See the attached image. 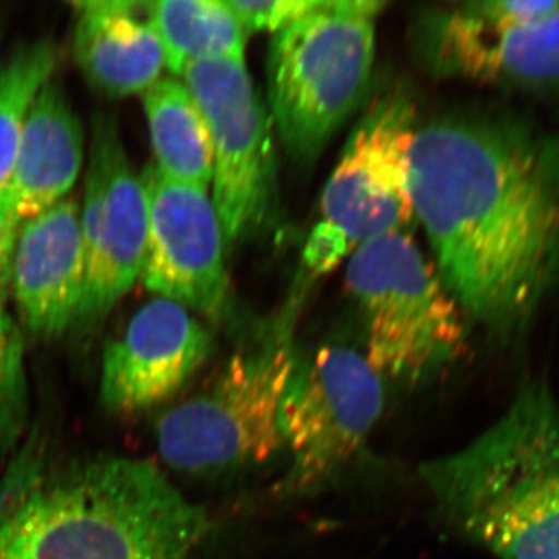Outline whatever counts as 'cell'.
<instances>
[{
  "instance_id": "cell-1",
  "label": "cell",
  "mask_w": 559,
  "mask_h": 559,
  "mask_svg": "<svg viewBox=\"0 0 559 559\" xmlns=\"http://www.w3.org/2000/svg\"><path fill=\"white\" fill-rule=\"evenodd\" d=\"M409 182L436 270L466 319L518 340L559 283V130L439 117L415 131Z\"/></svg>"
},
{
  "instance_id": "cell-2",
  "label": "cell",
  "mask_w": 559,
  "mask_h": 559,
  "mask_svg": "<svg viewBox=\"0 0 559 559\" xmlns=\"http://www.w3.org/2000/svg\"><path fill=\"white\" fill-rule=\"evenodd\" d=\"M212 528L150 460L98 455L46 469L0 513V559H190Z\"/></svg>"
},
{
  "instance_id": "cell-3",
  "label": "cell",
  "mask_w": 559,
  "mask_h": 559,
  "mask_svg": "<svg viewBox=\"0 0 559 559\" xmlns=\"http://www.w3.org/2000/svg\"><path fill=\"white\" fill-rule=\"evenodd\" d=\"M419 476L441 521L496 559H559V404L524 382L480 436Z\"/></svg>"
},
{
  "instance_id": "cell-4",
  "label": "cell",
  "mask_w": 559,
  "mask_h": 559,
  "mask_svg": "<svg viewBox=\"0 0 559 559\" xmlns=\"http://www.w3.org/2000/svg\"><path fill=\"white\" fill-rule=\"evenodd\" d=\"M299 356L293 319L283 316L231 356L212 388L160 415L156 443L164 462L180 473L215 476L277 455L280 406Z\"/></svg>"
},
{
  "instance_id": "cell-5",
  "label": "cell",
  "mask_w": 559,
  "mask_h": 559,
  "mask_svg": "<svg viewBox=\"0 0 559 559\" xmlns=\"http://www.w3.org/2000/svg\"><path fill=\"white\" fill-rule=\"evenodd\" d=\"M388 3L326 0L275 33L267 94L283 145L299 162L322 153L358 109L374 62V17Z\"/></svg>"
},
{
  "instance_id": "cell-6",
  "label": "cell",
  "mask_w": 559,
  "mask_h": 559,
  "mask_svg": "<svg viewBox=\"0 0 559 559\" xmlns=\"http://www.w3.org/2000/svg\"><path fill=\"white\" fill-rule=\"evenodd\" d=\"M347 286L366 322L364 356L381 377L426 384L465 347V312L404 231L359 246Z\"/></svg>"
},
{
  "instance_id": "cell-7",
  "label": "cell",
  "mask_w": 559,
  "mask_h": 559,
  "mask_svg": "<svg viewBox=\"0 0 559 559\" xmlns=\"http://www.w3.org/2000/svg\"><path fill=\"white\" fill-rule=\"evenodd\" d=\"M384 400L381 374L355 349L326 345L300 355L280 406L290 462L275 495L301 498L336 479L366 447Z\"/></svg>"
},
{
  "instance_id": "cell-8",
  "label": "cell",
  "mask_w": 559,
  "mask_h": 559,
  "mask_svg": "<svg viewBox=\"0 0 559 559\" xmlns=\"http://www.w3.org/2000/svg\"><path fill=\"white\" fill-rule=\"evenodd\" d=\"M207 121L213 146V205L224 240L235 246L261 230L277 193L270 117L245 60L197 61L182 72Z\"/></svg>"
},
{
  "instance_id": "cell-9",
  "label": "cell",
  "mask_w": 559,
  "mask_h": 559,
  "mask_svg": "<svg viewBox=\"0 0 559 559\" xmlns=\"http://www.w3.org/2000/svg\"><path fill=\"white\" fill-rule=\"evenodd\" d=\"M86 286L76 326L97 325L142 277L148 242V200L121 142L117 121L95 117L80 202Z\"/></svg>"
},
{
  "instance_id": "cell-10",
  "label": "cell",
  "mask_w": 559,
  "mask_h": 559,
  "mask_svg": "<svg viewBox=\"0 0 559 559\" xmlns=\"http://www.w3.org/2000/svg\"><path fill=\"white\" fill-rule=\"evenodd\" d=\"M417 124L407 98H382L364 116L322 197L323 226L347 248L404 231L415 218L409 151Z\"/></svg>"
},
{
  "instance_id": "cell-11",
  "label": "cell",
  "mask_w": 559,
  "mask_h": 559,
  "mask_svg": "<svg viewBox=\"0 0 559 559\" xmlns=\"http://www.w3.org/2000/svg\"><path fill=\"white\" fill-rule=\"evenodd\" d=\"M140 176L148 200V242L140 280L160 299L223 320L229 312L226 240L207 190L167 178L154 164Z\"/></svg>"
},
{
  "instance_id": "cell-12",
  "label": "cell",
  "mask_w": 559,
  "mask_h": 559,
  "mask_svg": "<svg viewBox=\"0 0 559 559\" xmlns=\"http://www.w3.org/2000/svg\"><path fill=\"white\" fill-rule=\"evenodd\" d=\"M212 352V334L190 310L160 297L146 301L106 345L102 406L120 417L154 409L178 395Z\"/></svg>"
},
{
  "instance_id": "cell-13",
  "label": "cell",
  "mask_w": 559,
  "mask_h": 559,
  "mask_svg": "<svg viewBox=\"0 0 559 559\" xmlns=\"http://www.w3.org/2000/svg\"><path fill=\"white\" fill-rule=\"evenodd\" d=\"M425 49L439 72L528 92L559 91V7L510 25L484 20L466 3L436 13Z\"/></svg>"
},
{
  "instance_id": "cell-14",
  "label": "cell",
  "mask_w": 559,
  "mask_h": 559,
  "mask_svg": "<svg viewBox=\"0 0 559 559\" xmlns=\"http://www.w3.org/2000/svg\"><path fill=\"white\" fill-rule=\"evenodd\" d=\"M10 283L22 325L36 337L53 340L76 329L86 286L79 201L68 197L22 221Z\"/></svg>"
},
{
  "instance_id": "cell-15",
  "label": "cell",
  "mask_w": 559,
  "mask_h": 559,
  "mask_svg": "<svg viewBox=\"0 0 559 559\" xmlns=\"http://www.w3.org/2000/svg\"><path fill=\"white\" fill-rule=\"evenodd\" d=\"M146 3L75 2L73 57L87 83L112 98L145 94L162 79L165 53L146 17Z\"/></svg>"
},
{
  "instance_id": "cell-16",
  "label": "cell",
  "mask_w": 559,
  "mask_h": 559,
  "mask_svg": "<svg viewBox=\"0 0 559 559\" xmlns=\"http://www.w3.org/2000/svg\"><path fill=\"white\" fill-rule=\"evenodd\" d=\"M83 164V124L64 92L49 81L25 120L7 190L21 223L66 200Z\"/></svg>"
},
{
  "instance_id": "cell-17",
  "label": "cell",
  "mask_w": 559,
  "mask_h": 559,
  "mask_svg": "<svg viewBox=\"0 0 559 559\" xmlns=\"http://www.w3.org/2000/svg\"><path fill=\"white\" fill-rule=\"evenodd\" d=\"M143 109L157 170L178 182L209 190L213 180L212 138L182 80L157 81L143 94Z\"/></svg>"
},
{
  "instance_id": "cell-18",
  "label": "cell",
  "mask_w": 559,
  "mask_h": 559,
  "mask_svg": "<svg viewBox=\"0 0 559 559\" xmlns=\"http://www.w3.org/2000/svg\"><path fill=\"white\" fill-rule=\"evenodd\" d=\"M146 17L159 36L165 68L182 75L197 61L245 60L246 32L229 3L219 0L146 2Z\"/></svg>"
},
{
  "instance_id": "cell-19",
  "label": "cell",
  "mask_w": 559,
  "mask_h": 559,
  "mask_svg": "<svg viewBox=\"0 0 559 559\" xmlns=\"http://www.w3.org/2000/svg\"><path fill=\"white\" fill-rule=\"evenodd\" d=\"M57 66L50 40L22 47L0 68V197L9 190L25 120Z\"/></svg>"
},
{
  "instance_id": "cell-20",
  "label": "cell",
  "mask_w": 559,
  "mask_h": 559,
  "mask_svg": "<svg viewBox=\"0 0 559 559\" xmlns=\"http://www.w3.org/2000/svg\"><path fill=\"white\" fill-rule=\"evenodd\" d=\"M27 401L24 344L0 290V454H9L21 440Z\"/></svg>"
},
{
  "instance_id": "cell-21",
  "label": "cell",
  "mask_w": 559,
  "mask_h": 559,
  "mask_svg": "<svg viewBox=\"0 0 559 559\" xmlns=\"http://www.w3.org/2000/svg\"><path fill=\"white\" fill-rule=\"evenodd\" d=\"M229 7L240 21L246 35L253 32L277 33L293 22L316 13L325 7L326 0H230Z\"/></svg>"
},
{
  "instance_id": "cell-22",
  "label": "cell",
  "mask_w": 559,
  "mask_h": 559,
  "mask_svg": "<svg viewBox=\"0 0 559 559\" xmlns=\"http://www.w3.org/2000/svg\"><path fill=\"white\" fill-rule=\"evenodd\" d=\"M484 20L499 24H528L549 16L559 7V0H487L466 3Z\"/></svg>"
},
{
  "instance_id": "cell-23",
  "label": "cell",
  "mask_w": 559,
  "mask_h": 559,
  "mask_svg": "<svg viewBox=\"0 0 559 559\" xmlns=\"http://www.w3.org/2000/svg\"><path fill=\"white\" fill-rule=\"evenodd\" d=\"M348 253H352V250L329 227L318 223L305 245L304 260L312 274H326L333 271Z\"/></svg>"
},
{
  "instance_id": "cell-24",
  "label": "cell",
  "mask_w": 559,
  "mask_h": 559,
  "mask_svg": "<svg viewBox=\"0 0 559 559\" xmlns=\"http://www.w3.org/2000/svg\"><path fill=\"white\" fill-rule=\"evenodd\" d=\"M21 219L17 218L9 197H0V290L7 288L10 283L11 260H13L14 245H16L17 231Z\"/></svg>"
}]
</instances>
